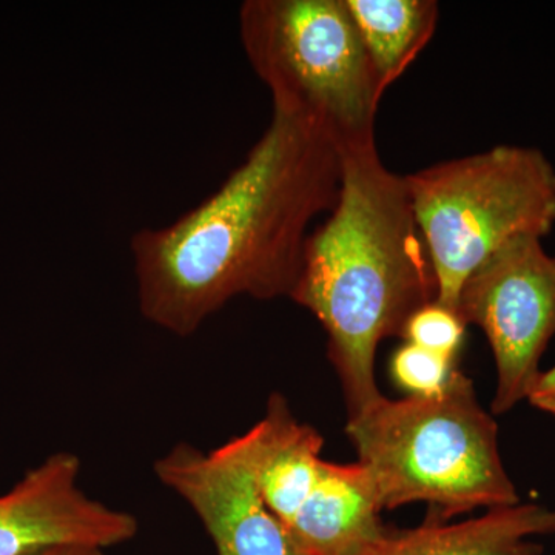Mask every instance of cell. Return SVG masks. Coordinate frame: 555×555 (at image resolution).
Masks as SVG:
<instances>
[{
    "instance_id": "6da1fadb",
    "label": "cell",
    "mask_w": 555,
    "mask_h": 555,
    "mask_svg": "<svg viewBox=\"0 0 555 555\" xmlns=\"http://www.w3.org/2000/svg\"><path fill=\"white\" fill-rule=\"evenodd\" d=\"M341 178L339 150L312 124L273 109L217 192L131 240L142 317L190 337L232 299H291L310 225L337 206Z\"/></svg>"
},
{
    "instance_id": "7a4b0ae2",
    "label": "cell",
    "mask_w": 555,
    "mask_h": 555,
    "mask_svg": "<svg viewBox=\"0 0 555 555\" xmlns=\"http://www.w3.org/2000/svg\"><path fill=\"white\" fill-rule=\"evenodd\" d=\"M341 156L337 206L310 233L291 299L326 331L350 418L382 400L379 343L401 337L409 318L436 301L437 281L404 177L377 147Z\"/></svg>"
},
{
    "instance_id": "3957f363",
    "label": "cell",
    "mask_w": 555,
    "mask_h": 555,
    "mask_svg": "<svg viewBox=\"0 0 555 555\" xmlns=\"http://www.w3.org/2000/svg\"><path fill=\"white\" fill-rule=\"evenodd\" d=\"M358 463L382 509L426 503L429 520L518 505L499 449L494 416L478 403L473 382L455 371L440 396L389 400L347 418Z\"/></svg>"
},
{
    "instance_id": "277c9868",
    "label": "cell",
    "mask_w": 555,
    "mask_h": 555,
    "mask_svg": "<svg viewBox=\"0 0 555 555\" xmlns=\"http://www.w3.org/2000/svg\"><path fill=\"white\" fill-rule=\"evenodd\" d=\"M240 36L273 109L312 124L341 155L375 147L386 90L346 0H247Z\"/></svg>"
},
{
    "instance_id": "5b68a950",
    "label": "cell",
    "mask_w": 555,
    "mask_h": 555,
    "mask_svg": "<svg viewBox=\"0 0 555 555\" xmlns=\"http://www.w3.org/2000/svg\"><path fill=\"white\" fill-rule=\"evenodd\" d=\"M437 281L438 305L456 309L460 288L518 236L555 225V169L534 147L496 145L404 177Z\"/></svg>"
},
{
    "instance_id": "8992f818",
    "label": "cell",
    "mask_w": 555,
    "mask_h": 555,
    "mask_svg": "<svg viewBox=\"0 0 555 555\" xmlns=\"http://www.w3.org/2000/svg\"><path fill=\"white\" fill-rule=\"evenodd\" d=\"M455 312L485 332L496 369L492 414H506L528 398L555 335V255L537 236L507 241L467 276Z\"/></svg>"
},
{
    "instance_id": "52a82bcc",
    "label": "cell",
    "mask_w": 555,
    "mask_h": 555,
    "mask_svg": "<svg viewBox=\"0 0 555 555\" xmlns=\"http://www.w3.org/2000/svg\"><path fill=\"white\" fill-rule=\"evenodd\" d=\"M153 470L192 507L218 555H306L229 441L211 451L179 443Z\"/></svg>"
},
{
    "instance_id": "ba28073f",
    "label": "cell",
    "mask_w": 555,
    "mask_h": 555,
    "mask_svg": "<svg viewBox=\"0 0 555 555\" xmlns=\"http://www.w3.org/2000/svg\"><path fill=\"white\" fill-rule=\"evenodd\" d=\"M80 460L54 452L0 495V555L54 547L108 550L137 537L133 514L91 499L79 485Z\"/></svg>"
},
{
    "instance_id": "9c48e42d",
    "label": "cell",
    "mask_w": 555,
    "mask_h": 555,
    "mask_svg": "<svg viewBox=\"0 0 555 555\" xmlns=\"http://www.w3.org/2000/svg\"><path fill=\"white\" fill-rule=\"evenodd\" d=\"M382 511L363 465L323 460L286 528L306 555H364L387 531Z\"/></svg>"
},
{
    "instance_id": "30bf717a",
    "label": "cell",
    "mask_w": 555,
    "mask_h": 555,
    "mask_svg": "<svg viewBox=\"0 0 555 555\" xmlns=\"http://www.w3.org/2000/svg\"><path fill=\"white\" fill-rule=\"evenodd\" d=\"M555 509L518 503L455 525L427 520L414 529H387L364 555H542L532 542L554 534Z\"/></svg>"
},
{
    "instance_id": "8fae6325",
    "label": "cell",
    "mask_w": 555,
    "mask_h": 555,
    "mask_svg": "<svg viewBox=\"0 0 555 555\" xmlns=\"http://www.w3.org/2000/svg\"><path fill=\"white\" fill-rule=\"evenodd\" d=\"M383 89L397 82L436 35V0H346Z\"/></svg>"
},
{
    "instance_id": "7c38bea8",
    "label": "cell",
    "mask_w": 555,
    "mask_h": 555,
    "mask_svg": "<svg viewBox=\"0 0 555 555\" xmlns=\"http://www.w3.org/2000/svg\"><path fill=\"white\" fill-rule=\"evenodd\" d=\"M454 363L449 358L406 343L397 350L390 369L398 385L409 390L411 397H436L454 377Z\"/></svg>"
},
{
    "instance_id": "4fadbf2b",
    "label": "cell",
    "mask_w": 555,
    "mask_h": 555,
    "mask_svg": "<svg viewBox=\"0 0 555 555\" xmlns=\"http://www.w3.org/2000/svg\"><path fill=\"white\" fill-rule=\"evenodd\" d=\"M465 323L454 310L444 308L434 301L409 318L401 338L406 343L438 353V356L455 361L463 337Z\"/></svg>"
},
{
    "instance_id": "5bb4252c",
    "label": "cell",
    "mask_w": 555,
    "mask_h": 555,
    "mask_svg": "<svg viewBox=\"0 0 555 555\" xmlns=\"http://www.w3.org/2000/svg\"><path fill=\"white\" fill-rule=\"evenodd\" d=\"M526 400L539 411L555 416V366L542 371Z\"/></svg>"
},
{
    "instance_id": "9a60e30c",
    "label": "cell",
    "mask_w": 555,
    "mask_h": 555,
    "mask_svg": "<svg viewBox=\"0 0 555 555\" xmlns=\"http://www.w3.org/2000/svg\"><path fill=\"white\" fill-rule=\"evenodd\" d=\"M36 555H107L102 550H91V547H54V550L43 551Z\"/></svg>"
}]
</instances>
